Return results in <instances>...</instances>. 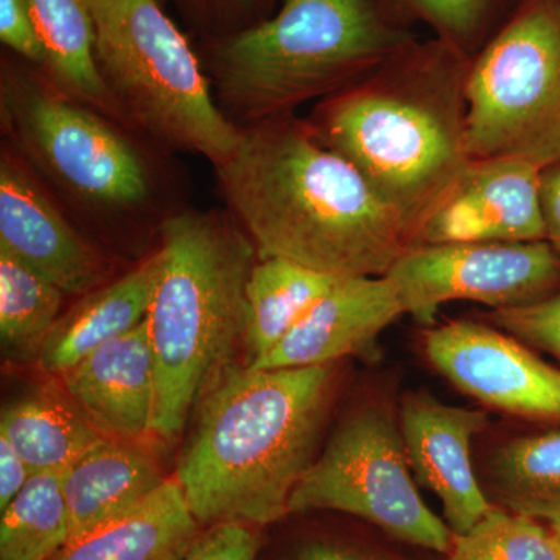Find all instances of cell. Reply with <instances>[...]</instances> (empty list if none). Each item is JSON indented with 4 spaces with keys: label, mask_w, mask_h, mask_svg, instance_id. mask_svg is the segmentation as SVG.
I'll return each instance as SVG.
<instances>
[{
    "label": "cell",
    "mask_w": 560,
    "mask_h": 560,
    "mask_svg": "<svg viewBox=\"0 0 560 560\" xmlns=\"http://www.w3.org/2000/svg\"><path fill=\"white\" fill-rule=\"evenodd\" d=\"M241 131L215 173L228 212L259 259L334 278H374L415 248L410 228L307 120L290 114Z\"/></svg>",
    "instance_id": "obj_1"
},
{
    "label": "cell",
    "mask_w": 560,
    "mask_h": 560,
    "mask_svg": "<svg viewBox=\"0 0 560 560\" xmlns=\"http://www.w3.org/2000/svg\"><path fill=\"white\" fill-rule=\"evenodd\" d=\"M335 364L232 366L200 401L176 481L200 525H270L316 459L335 393Z\"/></svg>",
    "instance_id": "obj_2"
},
{
    "label": "cell",
    "mask_w": 560,
    "mask_h": 560,
    "mask_svg": "<svg viewBox=\"0 0 560 560\" xmlns=\"http://www.w3.org/2000/svg\"><path fill=\"white\" fill-rule=\"evenodd\" d=\"M469 62L440 39L416 40L323 98L307 120L404 220L415 243L420 224L471 162L464 92Z\"/></svg>",
    "instance_id": "obj_3"
},
{
    "label": "cell",
    "mask_w": 560,
    "mask_h": 560,
    "mask_svg": "<svg viewBox=\"0 0 560 560\" xmlns=\"http://www.w3.org/2000/svg\"><path fill=\"white\" fill-rule=\"evenodd\" d=\"M161 271L145 326L156 364L153 438L175 441L245 346L246 283L256 246L223 210L162 221Z\"/></svg>",
    "instance_id": "obj_4"
},
{
    "label": "cell",
    "mask_w": 560,
    "mask_h": 560,
    "mask_svg": "<svg viewBox=\"0 0 560 560\" xmlns=\"http://www.w3.org/2000/svg\"><path fill=\"white\" fill-rule=\"evenodd\" d=\"M416 40L386 0H283L270 20L220 46L210 86L245 130L345 90Z\"/></svg>",
    "instance_id": "obj_5"
},
{
    "label": "cell",
    "mask_w": 560,
    "mask_h": 560,
    "mask_svg": "<svg viewBox=\"0 0 560 560\" xmlns=\"http://www.w3.org/2000/svg\"><path fill=\"white\" fill-rule=\"evenodd\" d=\"M98 72L125 125L167 149L219 167L242 131L213 97L209 77L158 0H84Z\"/></svg>",
    "instance_id": "obj_6"
},
{
    "label": "cell",
    "mask_w": 560,
    "mask_h": 560,
    "mask_svg": "<svg viewBox=\"0 0 560 560\" xmlns=\"http://www.w3.org/2000/svg\"><path fill=\"white\" fill-rule=\"evenodd\" d=\"M0 116L11 149L55 197L106 220L156 209L153 162L125 125L62 94L44 73L3 69Z\"/></svg>",
    "instance_id": "obj_7"
},
{
    "label": "cell",
    "mask_w": 560,
    "mask_h": 560,
    "mask_svg": "<svg viewBox=\"0 0 560 560\" xmlns=\"http://www.w3.org/2000/svg\"><path fill=\"white\" fill-rule=\"evenodd\" d=\"M466 147L471 161H560V0H522L470 58Z\"/></svg>",
    "instance_id": "obj_8"
},
{
    "label": "cell",
    "mask_w": 560,
    "mask_h": 560,
    "mask_svg": "<svg viewBox=\"0 0 560 560\" xmlns=\"http://www.w3.org/2000/svg\"><path fill=\"white\" fill-rule=\"evenodd\" d=\"M289 510L345 512L404 544L441 555L452 548V529L420 497L399 416L382 400L342 420L293 490Z\"/></svg>",
    "instance_id": "obj_9"
},
{
    "label": "cell",
    "mask_w": 560,
    "mask_h": 560,
    "mask_svg": "<svg viewBox=\"0 0 560 560\" xmlns=\"http://www.w3.org/2000/svg\"><path fill=\"white\" fill-rule=\"evenodd\" d=\"M386 276L405 315L433 324L447 302H480L501 311L547 300L560 289V250L547 241L422 245Z\"/></svg>",
    "instance_id": "obj_10"
},
{
    "label": "cell",
    "mask_w": 560,
    "mask_h": 560,
    "mask_svg": "<svg viewBox=\"0 0 560 560\" xmlns=\"http://www.w3.org/2000/svg\"><path fill=\"white\" fill-rule=\"evenodd\" d=\"M0 249L70 296L110 282L108 257L70 223L54 191L10 145L0 156Z\"/></svg>",
    "instance_id": "obj_11"
},
{
    "label": "cell",
    "mask_w": 560,
    "mask_h": 560,
    "mask_svg": "<svg viewBox=\"0 0 560 560\" xmlns=\"http://www.w3.org/2000/svg\"><path fill=\"white\" fill-rule=\"evenodd\" d=\"M425 353L444 377L486 407L560 419V371L506 331L453 320L425 335Z\"/></svg>",
    "instance_id": "obj_12"
},
{
    "label": "cell",
    "mask_w": 560,
    "mask_h": 560,
    "mask_svg": "<svg viewBox=\"0 0 560 560\" xmlns=\"http://www.w3.org/2000/svg\"><path fill=\"white\" fill-rule=\"evenodd\" d=\"M540 173L510 158L471 161L420 224L416 246L547 241Z\"/></svg>",
    "instance_id": "obj_13"
},
{
    "label": "cell",
    "mask_w": 560,
    "mask_h": 560,
    "mask_svg": "<svg viewBox=\"0 0 560 560\" xmlns=\"http://www.w3.org/2000/svg\"><path fill=\"white\" fill-rule=\"evenodd\" d=\"M488 423V412L442 404L423 390L400 400V433L412 477L440 499L455 536L474 528L493 508L471 460V442Z\"/></svg>",
    "instance_id": "obj_14"
},
{
    "label": "cell",
    "mask_w": 560,
    "mask_h": 560,
    "mask_svg": "<svg viewBox=\"0 0 560 560\" xmlns=\"http://www.w3.org/2000/svg\"><path fill=\"white\" fill-rule=\"evenodd\" d=\"M405 315L388 276L342 278L320 296L293 330L253 370L335 364L374 346L378 335Z\"/></svg>",
    "instance_id": "obj_15"
},
{
    "label": "cell",
    "mask_w": 560,
    "mask_h": 560,
    "mask_svg": "<svg viewBox=\"0 0 560 560\" xmlns=\"http://www.w3.org/2000/svg\"><path fill=\"white\" fill-rule=\"evenodd\" d=\"M103 438L143 445L153 438L156 364L145 320L60 377Z\"/></svg>",
    "instance_id": "obj_16"
},
{
    "label": "cell",
    "mask_w": 560,
    "mask_h": 560,
    "mask_svg": "<svg viewBox=\"0 0 560 560\" xmlns=\"http://www.w3.org/2000/svg\"><path fill=\"white\" fill-rule=\"evenodd\" d=\"M161 261L158 248L119 279L80 296L47 335L36 360L40 370L61 377L95 349L140 326L160 278Z\"/></svg>",
    "instance_id": "obj_17"
},
{
    "label": "cell",
    "mask_w": 560,
    "mask_h": 560,
    "mask_svg": "<svg viewBox=\"0 0 560 560\" xmlns=\"http://www.w3.org/2000/svg\"><path fill=\"white\" fill-rule=\"evenodd\" d=\"M167 480L143 445L103 438L62 471L69 541L124 517Z\"/></svg>",
    "instance_id": "obj_18"
},
{
    "label": "cell",
    "mask_w": 560,
    "mask_h": 560,
    "mask_svg": "<svg viewBox=\"0 0 560 560\" xmlns=\"http://www.w3.org/2000/svg\"><path fill=\"white\" fill-rule=\"evenodd\" d=\"M176 478L124 517L69 541L50 560H184L200 537Z\"/></svg>",
    "instance_id": "obj_19"
},
{
    "label": "cell",
    "mask_w": 560,
    "mask_h": 560,
    "mask_svg": "<svg viewBox=\"0 0 560 560\" xmlns=\"http://www.w3.org/2000/svg\"><path fill=\"white\" fill-rule=\"evenodd\" d=\"M7 438L32 474L65 471L103 440L65 386L43 385L11 401L0 418Z\"/></svg>",
    "instance_id": "obj_20"
},
{
    "label": "cell",
    "mask_w": 560,
    "mask_h": 560,
    "mask_svg": "<svg viewBox=\"0 0 560 560\" xmlns=\"http://www.w3.org/2000/svg\"><path fill=\"white\" fill-rule=\"evenodd\" d=\"M31 5L46 55V79L73 101L125 125L95 62L94 27L86 2L31 0Z\"/></svg>",
    "instance_id": "obj_21"
},
{
    "label": "cell",
    "mask_w": 560,
    "mask_h": 560,
    "mask_svg": "<svg viewBox=\"0 0 560 560\" xmlns=\"http://www.w3.org/2000/svg\"><path fill=\"white\" fill-rule=\"evenodd\" d=\"M340 279L290 260L257 259L246 283V366L268 355Z\"/></svg>",
    "instance_id": "obj_22"
},
{
    "label": "cell",
    "mask_w": 560,
    "mask_h": 560,
    "mask_svg": "<svg viewBox=\"0 0 560 560\" xmlns=\"http://www.w3.org/2000/svg\"><path fill=\"white\" fill-rule=\"evenodd\" d=\"M485 481L495 506L560 530V430L501 444L486 460Z\"/></svg>",
    "instance_id": "obj_23"
},
{
    "label": "cell",
    "mask_w": 560,
    "mask_h": 560,
    "mask_svg": "<svg viewBox=\"0 0 560 560\" xmlns=\"http://www.w3.org/2000/svg\"><path fill=\"white\" fill-rule=\"evenodd\" d=\"M69 540L62 471H35L0 511V560H50Z\"/></svg>",
    "instance_id": "obj_24"
},
{
    "label": "cell",
    "mask_w": 560,
    "mask_h": 560,
    "mask_svg": "<svg viewBox=\"0 0 560 560\" xmlns=\"http://www.w3.org/2000/svg\"><path fill=\"white\" fill-rule=\"evenodd\" d=\"M66 293L0 249V341L9 359L38 360Z\"/></svg>",
    "instance_id": "obj_25"
},
{
    "label": "cell",
    "mask_w": 560,
    "mask_h": 560,
    "mask_svg": "<svg viewBox=\"0 0 560 560\" xmlns=\"http://www.w3.org/2000/svg\"><path fill=\"white\" fill-rule=\"evenodd\" d=\"M445 560H560V530L526 515L492 510L455 536Z\"/></svg>",
    "instance_id": "obj_26"
},
{
    "label": "cell",
    "mask_w": 560,
    "mask_h": 560,
    "mask_svg": "<svg viewBox=\"0 0 560 560\" xmlns=\"http://www.w3.org/2000/svg\"><path fill=\"white\" fill-rule=\"evenodd\" d=\"M404 20H419L436 32V39L471 58L522 0H386Z\"/></svg>",
    "instance_id": "obj_27"
},
{
    "label": "cell",
    "mask_w": 560,
    "mask_h": 560,
    "mask_svg": "<svg viewBox=\"0 0 560 560\" xmlns=\"http://www.w3.org/2000/svg\"><path fill=\"white\" fill-rule=\"evenodd\" d=\"M489 319L506 334L560 359V289L547 300L526 307L493 311Z\"/></svg>",
    "instance_id": "obj_28"
},
{
    "label": "cell",
    "mask_w": 560,
    "mask_h": 560,
    "mask_svg": "<svg viewBox=\"0 0 560 560\" xmlns=\"http://www.w3.org/2000/svg\"><path fill=\"white\" fill-rule=\"evenodd\" d=\"M0 40L14 54L43 68L46 55L31 0H0Z\"/></svg>",
    "instance_id": "obj_29"
},
{
    "label": "cell",
    "mask_w": 560,
    "mask_h": 560,
    "mask_svg": "<svg viewBox=\"0 0 560 560\" xmlns=\"http://www.w3.org/2000/svg\"><path fill=\"white\" fill-rule=\"evenodd\" d=\"M259 541L248 525L220 523L198 537L184 560H256Z\"/></svg>",
    "instance_id": "obj_30"
},
{
    "label": "cell",
    "mask_w": 560,
    "mask_h": 560,
    "mask_svg": "<svg viewBox=\"0 0 560 560\" xmlns=\"http://www.w3.org/2000/svg\"><path fill=\"white\" fill-rule=\"evenodd\" d=\"M31 477V467L24 458L7 438L0 436V511L9 506Z\"/></svg>",
    "instance_id": "obj_31"
},
{
    "label": "cell",
    "mask_w": 560,
    "mask_h": 560,
    "mask_svg": "<svg viewBox=\"0 0 560 560\" xmlns=\"http://www.w3.org/2000/svg\"><path fill=\"white\" fill-rule=\"evenodd\" d=\"M540 206L547 242L560 250V161L540 173Z\"/></svg>",
    "instance_id": "obj_32"
},
{
    "label": "cell",
    "mask_w": 560,
    "mask_h": 560,
    "mask_svg": "<svg viewBox=\"0 0 560 560\" xmlns=\"http://www.w3.org/2000/svg\"><path fill=\"white\" fill-rule=\"evenodd\" d=\"M298 560H396L383 555L353 550V548L340 547L334 544H311L302 548Z\"/></svg>",
    "instance_id": "obj_33"
},
{
    "label": "cell",
    "mask_w": 560,
    "mask_h": 560,
    "mask_svg": "<svg viewBox=\"0 0 560 560\" xmlns=\"http://www.w3.org/2000/svg\"><path fill=\"white\" fill-rule=\"evenodd\" d=\"M241 2H243V0H241ZM245 2H246V0H245Z\"/></svg>",
    "instance_id": "obj_34"
}]
</instances>
